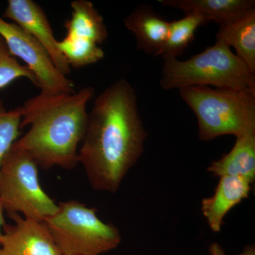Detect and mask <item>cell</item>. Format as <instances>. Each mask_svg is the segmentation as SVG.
<instances>
[{
	"mask_svg": "<svg viewBox=\"0 0 255 255\" xmlns=\"http://www.w3.org/2000/svg\"><path fill=\"white\" fill-rule=\"evenodd\" d=\"M21 122L20 107L7 111L0 100V167L5 155L18 140Z\"/></svg>",
	"mask_w": 255,
	"mask_h": 255,
	"instance_id": "19",
	"label": "cell"
},
{
	"mask_svg": "<svg viewBox=\"0 0 255 255\" xmlns=\"http://www.w3.org/2000/svg\"><path fill=\"white\" fill-rule=\"evenodd\" d=\"M0 36L11 55L23 60L34 74L41 93L58 95L75 92L73 82L60 73L45 48L22 28L0 17Z\"/></svg>",
	"mask_w": 255,
	"mask_h": 255,
	"instance_id": "7",
	"label": "cell"
},
{
	"mask_svg": "<svg viewBox=\"0 0 255 255\" xmlns=\"http://www.w3.org/2000/svg\"><path fill=\"white\" fill-rule=\"evenodd\" d=\"M211 21L202 14L189 13L184 17L169 22L168 33L157 56L163 59L177 58L195 38L198 28Z\"/></svg>",
	"mask_w": 255,
	"mask_h": 255,
	"instance_id": "16",
	"label": "cell"
},
{
	"mask_svg": "<svg viewBox=\"0 0 255 255\" xmlns=\"http://www.w3.org/2000/svg\"><path fill=\"white\" fill-rule=\"evenodd\" d=\"M169 21L157 14L149 5L135 8L124 19V25L136 39L137 49L157 56L167 38Z\"/></svg>",
	"mask_w": 255,
	"mask_h": 255,
	"instance_id": "11",
	"label": "cell"
},
{
	"mask_svg": "<svg viewBox=\"0 0 255 255\" xmlns=\"http://www.w3.org/2000/svg\"><path fill=\"white\" fill-rule=\"evenodd\" d=\"M179 90L183 101L195 114L199 137L203 141L255 132V90L206 86Z\"/></svg>",
	"mask_w": 255,
	"mask_h": 255,
	"instance_id": "3",
	"label": "cell"
},
{
	"mask_svg": "<svg viewBox=\"0 0 255 255\" xmlns=\"http://www.w3.org/2000/svg\"><path fill=\"white\" fill-rule=\"evenodd\" d=\"M58 48L70 67L81 68L100 61L105 51L93 42L78 40L65 36L58 41Z\"/></svg>",
	"mask_w": 255,
	"mask_h": 255,
	"instance_id": "17",
	"label": "cell"
},
{
	"mask_svg": "<svg viewBox=\"0 0 255 255\" xmlns=\"http://www.w3.org/2000/svg\"><path fill=\"white\" fill-rule=\"evenodd\" d=\"M3 17L12 20L33 36L48 53L58 70L67 76L70 65L58 48L53 31L46 13L32 0H9Z\"/></svg>",
	"mask_w": 255,
	"mask_h": 255,
	"instance_id": "9",
	"label": "cell"
},
{
	"mask_svg": "<svg viewBox=\"0 0 255 255\" xmlns=\"http://www.w3.org/2000/svg\"><path fill=\"white\" fill-rule=\"evenodd\" d=\"M72 16L65 23L66 36L100 45L108 38L104 18L88 0L72 1Z\"/></svg>",
	"mask_w": 255,
	"mask_h": 255,
	"instance_id": "15",
	"label": "cell"
},
{
	"mask_svg": "<svg viewBox=\"0 0 255 255\" xmlns=\"http://www.w3.org/2000/svg\"><path fill=\"white\" fill-rule=\"evenodd\" d=\"M216 40L236 50V55L255 73V8L232 22L221 25Z\"/></svg>",
	"mask_w": 255,
	"mask_h": 255,
	"instance_id": "14",
	"label": "cell"
},
{
	"mask_svg": "<svg viewBox=\"0 0 255 255\" xmlns=\"http://www.w3.org/2000/svg\"><path fill=\"white\" fill-rule=\"evenodd\" d=\"M209 252L211 255H227L222 247L217 243H212L210 246ZM240 255H255V245L246 246Z\"/></svg>",
	"mask_w": 255,
	"mask_h": 255,
	"instance_id": "20",
	"label": "cell"
},
{
	"mask_svg": "<svg viewBox=\"0 0 255 255\" xmlns=\"http://www.w3.org/2000/svg\"><path fill=\"white\" fill-rule=\"evenodd\" d=\"M14 225L5 224L0 238V255H62L43 221L7 213Z\"/></svg>",
	"mask_w": 255,
	"mask_h": 255,
	"instance_id": "8",
	"label": "cell"
},
{
	"mask_svg": "<svg viewBox=\"0 0 255 255\" xmlns=\"http://www.w3.org/2000/svg\"><path fill=\"white\" fill-rule=\"evenodd\" d=\"M163 6L202 14L221 25L232 22L255 9L254 0H159Z\"/></svg>",
	"mask_w": 255,
	"mask_h": 255,
	"instance_id": "12",
	"label": "cell"
},
{
	"mask_svg": "<svg viewBox=\"0 0 255 255\" xmlns=\"http://www.w3.org/2000/svg\"><path fill=\"white\" fill-rule=\"evenodd\" d=\"M159 84L164 90L192 86L255 90V73L228 45L216 40L189 59H164Z\"/></svg>",
	"mask_w": 255,
	"mask_h": 255,
	"instance_id": "4",
	"label": "cell"
},
{
	"mask_svg": "<svg viewBox=\"0 0 255 255\" xmlns=\"http://www.w3.org/2000/svg\"><path fill=\"white\" fill-rule=\"evenodd\" d=\"M206 170L215 177L243 178L253 184L255 180V132L236 137L231 150L211 162Z\"/></svg>",
	"mask_w": 255,
	"mask_h": 255,
	"instance_id": "13",
	"label": "cell"
},
{
	"mask_svg": "<svg viewBox=\"0 0 255 255\" xmlns=\"http://www.w3.org/2000/svg\"><path fill=\"white\" fill-rule=\"evenodd\" d=\"M4 207H3L1 201L0 200V238L2 236L3 227L6 224L4 221Z\"/></svg>",
	"mask_w": 255,
	"mask_h": 255,
	"instance_id": "21",
	"label": "cell"
},
{
	"mask_svg": "<svg viewBox=\"0 0 255 255\" xmlns=\"http://www.w3.org/2000/svg\"><path fill=\"white\" fill-rule=\"evenodd\" d=\"M94 95L93 87H86L73 94L40 93L26 101L20 107V127L30 128L14 145L26 151L42 169L75 168L88 123L87 105Z\"/></svg>",
	"mask_w": 255,
	"mask_h": 255,
	"instance_id": "2",
	"label": "cell"
},
{
	"mask_svg": "<svg viewBox=\"0 0 255 255\" xmlns=\"http://www.w3.org/2000/svg\"><path fill=\"white\" fill-rule=\"evenodd\" d=\"M19 78L28 79L37 87L34 74L11 55L4 40L0 36V90Z\"/></svg>",
	"mask_w": 255,
	"mask_h": 255,
	"instance_id": "18",
	"label": "cell"
},
{
	"mask_svg": "<svg viewBox=\"0 0 255 255\" xmlns=\"http://www.w3.org/2000/svg\"><path fill=\"white\" fill-rule=\"evenodd\" d=\"M0 200L7 213L22 214L36 221H44L58 209L40 184L34 159L14 145L0 167Z\"/></svg>",
	"mask_w": 255,
	"mask_h": 255,
	"instance_id": "6",
	"label": "cell"
},
{
	"mask_svg": "<svg viewBox=\"0 0 255 255\" xmlns=\"http://www.w3.org/2000/svg\"><path fill=\"white\" fill-rule=\"evenodd\" d=\"M252 185L251 182L241 177H219L214 195L204 198L201 203V212L211 231L221 232L226 215L233 207L248 198Z\"/></svg>",
	"mask_w": 255,
	"mask_h": 255,
	"instance_id": "10",
	"label": "cell"
},
{
	"mask_svg": "<svg viewBox=\"0 0 255 255\" xmlns=\"http://www.w3.org/2000/svg\"><path fill=\"white\" fill-rule=\"evenodd\" d=\"M147 137L136 92L125 79L117 80L96 99L79 149L92 189L117 192L143 153Z\"/></svg>",
	"mask_w": 255,
	"mask_h": 255,
	"instance_id": "1",
	"label": "cell"
},
{
	"mask_svg": "<svg viewBox=\"0 0 255 255\" xmlns=\"http://www.w3.org/2000/svg\"><path fill=\"white\" fill-rule=\"evenodd\" d=\"M97 213L80 201H62L57 212L43 221L62 255H101L118 248L122 240L119 228Z\"/></svg>",
	"mask_w": 255,
	"mask_h": 255,
	"instance_id": "5",
	"label": "cell"
}]
</instances>
